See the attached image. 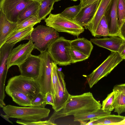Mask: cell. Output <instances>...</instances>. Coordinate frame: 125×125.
I'll return each mask as SVG.
<instances>
[{
  "label": "cell",
  "mask_w": 125,
  "mask_h": 125,
  "mask_svg": "<svg viewBox=\"0 0 125 125\" xmlns=\"http://www.w3.org/2000/svg\"><path fill=\"white\" fill-rule=\"evenodd\" d=\"M101 107L102 104L90 92L79 95L70 94L65 103L58 110L54 111L48 120L53 125H57L55 121L58 118L95 111Z\"/></svg>",
  "instance_id": "6da1fadb"
},
{
  "label": "cell",
  "mask_w": 125,
  "mask_h": 125,
  "mask_svg": "<svg viewBox=\"0 0 125 125\" xmlns=\"http://www.w3.org/2000/svg\"><path fill=\"white\" fill-rule=\"evenodd\" d=\"M101 0H98L93 3L81 8L73 21L80 26L85 27L93 18Z\"/></svg>",
  "instance_id": "5bb4252c"
},
{
  "label": "cell",
  "mask_w": 125,
  "mask_h": 125,
  "mask_svg": "<svg viewBox=\"0 0 125 125\" xmlns=\"http://www.w3.org/2000/svg\"><path fill=\"white\" fill-rule=\"evenodd\" d=\"M118 52L123 60L125 59V40H124Z\"/></svg>",
  "instance_id": "f35d334b"
},
{
  "label": "cell",
  "mask_w": 125,
  "mask_h": 125,
  "mask_svg": "<svg viewBox=\"0 0 125 125\" xmlns=\"http://www.w3.org/2000/svg\"><path fill=\"white\" fill-rule=\"evenodd\" d=\"M115 94L113 106L114 112L120 115L125 112V95L123 93L113 90Z\"/></svg>",
  "instance_id": "484cf974"
},
{
  "label": "cell",
  "mask_w": 125,
  "mask_h": 125,
  "mask_svg": "<svg viewBox=\"0 0 125 125\" xmlns=\"http://www.w3.org/2000/svg\"><path fill=\"white\" fill-rule=\"evenodd\" d=\"M125 118V116L120 115L110 114L94 119V125H118Z\"/></svg>",
  "instance_id": "cb8c5ba5"
},
{
  "label": "cell",
  "mask_w": 125,
  "mask_h": 125,
  "mask_svg": "<svg viewBox=\"0 0 125 125\" xmlns=\"http://www.w3.org/2000/svg\"><path fill=\"white\" fill-rule=\"evenodd\" d=\"M41 61L39 55L31 54L18 66L20 74L25 77L36 79L39 74Z\"/></svg>",
  "instance_id": "8fae6325"
},
{
  "label": "cell",
  "mask_w": 125,
  "mask_h": 125,
  "mask_svg": "<svg viewBox=\"0 0 125 125\" xmlns=\"http://www.w3.org/2000/svg\"><path fill=\"white\" fill-rule=\"evenodd\" d=\"M55 2L54 0H44L40 3L38 13V17L40 20H45L53 9Z\"/></svg>",
  "instance_id": "d4e9b609"
},
{
  "label": "cell",
  "mask_w": 125,
  "mask_h": 125,
  "mask_svg": "<svg viewBox=\"0 0 125 125\" xmlns=\"http://www.w3.org/2000/svg\"><path fill=\"white\" fill-rule=\"evenodd\" d=\"M80 5L81 8L84 7L88 5L91 4L98 0H80Z\"/></svg>",
  "instance_id": "ab89813d"
},
{
  "label": "cell",
  "mask_w": 125,
  "mask_h": 125,
  "mask_svg": "<svg viewBox=\"0 0 125 125\" xmlns=\"http://www.w3.org/2000/svg\"><path fill=\"white\" fill-rule=\"evenodd\" d=\"M41 21L38 19L37 15H32L22 21L17 23L16 28L15 30H20L32 25L34 26Z\"/></svg>",
  "instance_id": "f1b7e54d"
},
{
  "label": "cell",
  "mask_w": 125,
  "mask_h": 125,
  "mask_svg": "<svg viewBox=\"0 0 125 125\" xmlns=\"http://www.w3.org/2000/svg\"><path fill=\"white\" fill-rule=\"evenodd\" d=\"M81 125H86L87 124V122L81 121L79 122Z\"/></svg>",
  "instance_id": "b9f144b4"
},
{
  "label": "cell",
  "mask_w": 125,
  "mask_h": 125,
  "mask_svg": "<svg viewBox=\"0 0 125 125\" xmlns=\"http://www.w3.org/2000/svg\"><path fill=\"white\" fill-rule=\"evenodd\" d=\"M0 116L3 119H5V120L7 121L10 123L11 124H13V123L9 119V118L8 117L7 115L6 114L5 115H4L1 113L0 114Z\"/></svg>",
  "instance_id": "60d3db41"
},
{
  "label": "cell",
  "mask_w": 125,
  "mask_h": 125,
  "mask_svg": "<svg viewBox=\"0 0 125 125\" xmlns=\"http://www.w3.org/2000/svg\"><path fill=\"white\" fill-rule=\"evenodd\" d=\"M33 0H0V11L11 22L17 23L21 12Z\"/></svg>",
  "instance_id": "9c48e42d"
},
{
  "label": "cell",
  "mask_w": 125,
  "mask_h": 125,
  "mask_svg": "<svg viewBox=\"0 0 125 125\" xmlns=\"http://www.w3.org/2000/svg\"><path fill=\"white\" fill-rule=\"evenodd\" d=\"M118 0H112L104 14L107 23L109 36H118L120 28L117 11Z\"/></svg>",
  "instance_id": "7c38bea8"
},
{
  "label": "cell",
  "mask_w": 125,
  "mask_h": 125,
  "mask_svg": "<svg viewBox=\"0 0 125 125\" xmlns=\"http://www.w3.org/2000/svg\"><path fill=\"white\" fill-rule=\"evenodd\" d=\"M16 122L18 124L25 125H53L48 120L44 121L40 120L32 122H27L18 120H17Z\"/></svg>",
  "instance_id": "e575fe53"
},
{
  "label": "cell",
  "mask_w": 125,
  "mask_h": 125,
  "mask_svg": "<svg viewBox=\"0 0 125 125\" xmlns=\"http://www.w3.org/2000/svg\"><path fill=\"white\" fill-rule=\"evenodd\" d=\"M41 59L39 75L35 79L40 88L41 91L45 95L49 92L53 95L52 81V67L54 62L47 51L41 52L38 55Z\"/></svg>",
  "instance_id": "8992f818"
},
{
  "label": "cell",
  "mask_w": 125,
  "mask_h": 125,
  "mask_svg": "<svg viewBox=\"0 0 125 125\" xmlns=\"http://www.w3.org/2000/svg\"><path fill=\"white\" fill-rule=\"evenodd\" d=\"M46 101L47 104H50L52 106L54 104V99L53 94L48 92L45 94Z\"/></svg>",
  "instance_id": "d590c367"
},
{
  "label": "cell",
  "mask_w": 125,
  "mask_h": 125,
  "mask_svg": "<svg viewBox=\"0 0 125 125\" xmlns=\"http://www.w3.org/2000/svg\"><path fill=\"white\" fill-rule=\"evenodd\" d=\"M124 40L118 36L103 38H92L90 41L97 46L110 51L118 52Z\"/></svg>",
  "instance_id": "9a60e30c"
},
{
  "label": "cell",
  "mask_w": 125,
  "mask_h": 125,
  "mask_svg": "<svg viewBox=\"0 0 125 125\" xmlns=\"http://www.w3.org/2000/svg\"><path fill=\"white\" fill-rule=\"evenodd\" d=\"M81 8L80 4L68 7L62 12L61 15L64 17L73 21Z\"/></svg>",
  "instance_id": "83f0119b"
},
{
  "label": "cell",
  "mask_w": 125,
  "mask_h": 125,
  "mask_svg": "<svg viewBox=\"0 0 125 125\" xmlns=\"http://www.w3.org/2000/svg\"><path fill=\"white\" fill-rule=\"evenodd\" d=\"M44 20L46 26L53 28L57 32H66L78 37L84 31L83 27L74 21L63 16L61 13H50Z\"/></svg>",
  "instance_id": "5b68a950"
},
{
  "label": "cell",
  "mask_w": 125,
  "mask_h": 125,
  "mask_svg": "<svg viewBox=\"0 0 125 125\" xmlns=\"http://www.w3.org/2000/svg\"><path fill=\"white\" fill-rule=\"evenodd\" d=\"M32 106L45 108L47 104L45 95L42 92H39L31 100Z\"/></svg>",
  "instance_id": "836d02e7"
},
{
  "label": "cell",
  "mask_w": 125,
  "mask_h": 125,
  "mask_svg": "<svg viewBox=\"0 0 125 125\" xmlns=\"http://www.w3.org/2000/svg\"><path fill=\"white\" fill-rule=\"evenodd\" d=\"M70 41L60 37L53 42L47 50L54 62L60 66L71 64Z\"/></svg>",
  "instance_id": "52a82bcc"
},
{
  "label": "cell",
  "mask_w": 125,
  "mask_h": 125,
  "mask_svg": "<svg viewBox=\"0 0 125 125\" xmlns=\"http://www.w3.org/2000/svg\"><path fill=\"white\" fill-rule=\"evenodd\" d=\"M17 24L7 20L4 13L0 11V47L4 43L9 35L15 30Z\"/></svg>",
  "instance_id": "e0dca14e"
},
{
  "label": "cell",
  "mask_w": 125,
  "mask_h": 125,
  "mask_svg": "<svg viewBox=\"0 0 125 125\" xmlns=\"http://www.w3.org/2000/svg\"><path fill=\"white\" fill-rule=\"evenodd\" d=\"M111 112L104 111L101 108L95 111L85 114L74 115V121L79 122L86 121L93 119H96L111 114Z\"/></svg>",
  "instance_id": "44dd1931"
},
{
  "label": "cell",
  "mask_w": 125,
  "mask_h": 125,
  "mask_svg": "<svg viewBox=\"0 0 125 125\" xmlns=\"http://www.w3.org/2000/svg\"><path fill=\"white\" fill-rule=\"evenodd\" d=\"M59 83L54 100V104L52 106L55 111L58 110L65 103L70 94L66 87V83L64 80L65 75L59 68Z\"/></svg>",
  "instance_id": "4fadbf2b"
},
{
  "label": "cell",
  "mask_w": 125,
  "mask_h": 125,
  "mask_svg": "<svg viewBox=\"0 0 125 125\" xmlns=\"http://www.w3.org/2000/svg\"><path fill=\"white\" fill-rule=\"evenodd\" d=\"M123 60L118 52H111L99 66L86 76L90 87L92 88L101 79L107 76Z\"/></svg>",
  "instance_id": "ba28073f"
},
{
  "label": "cell",
  "mask_w": 125,
  "mask_h": 125,
  "mask_svg": "<svg viewBox=\"0 0 125 125\" xmlns=\"http://www.w3.org/2000/svg\"><path fill=\"white\" fill-rule=\"evenodd\" d=\"M112 0H101L98 7L92 19L85 27L90 31L92 35L95 37V32L97 26L104 15L106 10Z\"/></svg>",
  "instance_id": "2e32d148"
},
{
  "label": "cell",
  "mask_w": 125,
  "mask_h": 125,
  "mask_svg": "<svg viewBox=\"0 0 125 125\" xmlns=\"http://www.w3.org/2000/svg\"><path fill=\"white\" fill-rule=\"evenodd\" d=\"M15 44L4 43L0 47V75L7 74V63L9 56Z\"/></svg>",
  "instance_id": "ffe728a7"
},
{
  "label": "cell",
  "mask_w": 125,
  "mask_h": 125,
  "mask_svg": "<svg viewBox=\"0 0 125 125\" xmlns=\"http://www.w3.org/2000/svg\"><path fill=\"white\" fill-rule=\"evenodd\" d=\"M71 47L88 56L90 55L93 46L91 42L87 39L82 38L70 41Z\"/></svg>",
  "instance_id": "d6986e66"
},
{
  "label": "cell",
  "mask_w": 125,
  "mask_h": 125,
  "mask_svg": "<svg viewBox=\"0 0 125 125\" xmlns=\"http://www.w3.org/2000/svg\"><path fill=\"white\" fill-rule=\"evenodd\" d=\"M113 90L121 92L125 95V83L115 85L113 87Z\"/></svg>",
  "instance_id": "8d00e7d4"
},
{
  "label": "cell",
  "mask_w": 125,
  "mask_h": 125,
  "mask_svg": "<svg viewBox=\"0 0 125 125\" xmlns=\"http://www.w3.org/2000/svg\"><path fill=\"white\" fill-rule=\"evenodd\" d=\"M55 2H57L61 0H54Z\"/></svg>",
  "instance_id": "f6af8a7d"
},
{
  "label": "cell",
  "mask_w": 125,
  "mask_h": 125,
  "mask_svg": "<svg viewBox=\"0 0 125 125\" xmlns=\"http://www.w3.org/2000/svg\"><path fill=\"white\" fill-rule=\"evenodd\" d=\"M71 0L74 1H76L78 0Z\"/></svg>",
  "instance_id": "bcb514c9"
},
{
  "label": "cell",
  "mask_w": 125,
  "mask_h": 125,
  "mask_svg": "<svg viewBox=\"0 0 125 125\" xmlns=\"http://www.w3.org/2000/svg\"><path fill=\"white\" fill-rule=\"evenodd\" d=\"M34 48L31 40L26 43L20 44L13 49L8 57L7 63V70L11 66H18L23 62L31 54Z\"/></svg>",
  "instance_id": "30bf717a"
},
{
  "label": "cell",
  "mask_w": 125,
  "mask_h": 125,
  "mask_svg": "<svg viewBox=\"0 0 125 125\" xmlns=\"http://www.w3.org/2000/svg\"><path fill=\"white\" fill-rule=\"evenodd\" d=\"M34 26H31L20 30H14L8 37L4 43L16 44L24 40H29L30 35L33 30Z\"/></svg>",
  "instance_id": "ac0fdd59"
},
{
  "label": "cell",
  "mask_w": 125,
  "mask_h": 125,
  "mask_svg": "<svg viewBox=\"0 0 125 125\" xmlns=\"http://www.w3.org/2000/svg\"><path fill=\"white\" fill-rule=\"evenodd\" d=\"M34 1H36L37 2H39V3H40L41 2H42V1L44 0H33Z\"/></svg>",
  "instance_id": "ee69618b"
},
{
  "label": "cell",
  "mask_w": 125,
  "mask_h": 125,
  "mask_svg": "<svg viewBox=\"0 0 125 125\" xmlns=\"http://www.w3.org/2000/svg\"><path fill=\"white\" fill-rule=\"evenodd\" d=\"M118 36L125 40V21L120 28Z\"/></svg>",
  "instance_id": "74e56055"
},
{
  "label": "cell",
  "mask_w": 125,
  "mask_h": 125,
  "mask_svg": "<svg viewBox=\"0 0 125 125\" xmlns=\"http://www.w3.org/2000/svg\"><path fill=\"white\" fill-rule=\"evenodd\" d=\"M40 3L34 1L27 6L20 13L17 23H19L32 15H38Z\"/></svg>",
  "instance_id": "603a6c76"
},
{
  "label": "cell",
  "mask_w": 125,
  "mask_h": 125,
  "mask_svg": "<svg viewBox=\"0 0 125 125\" xmlns=\"http://www.w3.org/2000/svg\"><path fill=\"white\" fill-rule=\"evenodd\" d=\"M70 55L71 63L85 60L89 57L82 52L71 47L70 50Z\"/></svg>",
  "instance_id": "d6a6232c"
},
{
  "label": "cell",
  "mask_w": 125,
  "mask_h": 125,
  "mask_svg": "<svg viewBox=\"0 0 125 125\" xmlns=\"http://www.w3.org/2000/svg\"><path fill=\"white\" fill-rule=\"evenodd\" d=\"M58 32L51 27L38 25L34 28L30 40L33 42L34 48L41 52L47 51L51 44L60 37Z\"/></svg>",
  "instance_id": "277c9868"
},
{
  "label": "cell",
  "mask_w": 125,
  "mask_h": 125,
  "mask_svg": "<svg viewBox=\"0 0 125 125\" xmlns=\"http://www.w3.org/2000/svg\"><path fill=\"white\" fill-rule=\"evenodd\" d=\"M125 125V116L124 119L118 124V125Z\"/></svg>",
  "instance_id": "7bdbcfd3"
},
{
  "label": "cell",
  "mask_w": 125,
  "mask_h": 125,
  "mask_svg": "<svg viewBox=\"0 0 125 125\" xmlns=\"http://www.w3.org/2000/svg\"><path fill=\"white\" fill-rule=\"evenodd\" d=\"M59 68L57 64L53 62L52 64V85L54 95V100L59 83Z\"/></svg>",
  "instance_id": "f546056e"
},
{
  "label": "cell",
  "mask_w": 125,
  "mask_h": 125,
  "mask_svg": "<svg viewBox=\"0 0 125 125\" xmlns=\"http://www.w3.org/2000/svg\"><path fill=\"white\" fill-rule=\"evenodd\" d=\"M9 118H14L27 122L41 120L47 117L50 110L46 108L33 106L19 107L8 105L2 108Z\"/></svg>",
  "instance_id": "7a4b0ae2"
},
{
  "label": "cell",
  "mask_w": 125,
  "mask_h": 125,
  "mask_svg": "<svg viewBox=\"0 0 125 125\" xmlns=\"http://www.w3.org/2000/svg\"><path fill=\"white\" fill-rule=\"evenodd\" d=\"M13 101L18 105L23 106H32L31 99L22 92L15 91L6 93Z\"/></svg>",
  "instance_id": "7402d4cb"
},
{
  "label": "cell",
  "mask_w": 125,
  "mask_h": 125,
  "mask_svg": "<svg viewBox=\"0 0 125 125\" xmlns=\"http://www.w3.org/2000/svg\"><path fill=\"white\" fill-rule=\"evenodd\" d=\"M117 11L118 25L120 28L125 21V0H118Z\"/></svg>",
  "instance_id": "1f68e13d"
},
{
  "label": "cell",
  "mask_w": 125,
  "mask_h": 125,
  "mask_svg": "<svg viewBox=\"0 0 125 125\" xmlns=\"http://www.w3.org/2000/svg\"><path fill=\"white\" fill-rule=\"evenodd\" d=\"M115 98L114 92L113 91L108 94L102 102L101 109L104 111L111 112L114 109L113 104Z\"/></svg>",
  "instance_id": "4dcf8cb0"
},
{
  "label": "cell",
  "mask_w": 125,
  "mask_h": 125,
  "mask_svg": "<svg viewBox=\"0 0 125 125\" xmlns=\"http://www.w3.org/2000/svg\"><path fill=\"white\" fill-rule=\"evenodd\" d=\"M15 91L23 92L31 100L41 92L40 86L35 79L25 77L21 74L9 78L5 87L6 93Z\"/></svg>",
  "instance_id": "3957f363"
},
{
  "label": "cell",
  "mask_w": 125,
  "mask_h": 125,
  "mask_svg": "<svg viewBox=\"0 0 125 125\" xmlns=\"http://www.w3.org/2000/svg\"><path fill=\"white\" fill-rule=\"evenodd\" d=\"M108 27L106 17L104 15L99 22L96 30L95 37L109 36Z\"/></svg>",
  "instance_id": "4316f807"
}]
</instances>
